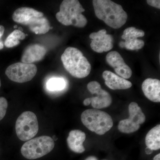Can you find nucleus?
I'll list each match as a JSON object with an SVG mask.
<instances>
[{
  "label": "nucleus",
  "instance_id": "ddd939ff",
  "mask_svg": "<svg viewBox=\"0 0 160 160\" xmlns=\"http://www.w3.org/2000/svg\"><path fill=\"white\" fill-rule=\"evenodd\" d=\"M106 61L120 77H121L125 79L131 77L132 74L131 69L125 63L122 56L118 52L113 51L109 52L106 55Z\"/></svg>",
  "mask_w": 160,
  "mask_h": 160
},
{
  "label": "nucleus",
  "instance_id": "2eb2a0df",
  "mask_svg": "<svg viewBox=\"0 0 160 160\" xmlns=\"http://www.w3.org/2000/svg\"><path fill=\"white\" fill-rule=\"evenodd\" d=\"M102 77L105 84L112 90L128 89L132 86L131 82L108 70L103 72Z\"/></svg>",
  "mask_w": 160,
  "mask_h": 160
},
{
  "label": "nucleus",
  "instance_id": "9d476101",
  "mask_svg": "<svg viewBox=\"0 0 160 160\" xmlns=\"http://www.w3.org/2000/svg\"><path fill=\"white\" fill-rule=\"evenodd\" d=\"M87 87L92 94L97 96L85 99L83 102L85 106H89L91 103L92 107L98 109L110 106L112 102V98L109 92L102 89L99 83L97 81H92L88 83Z\"/></svg>",
  "mask_w": 160,
  "mask_h": 160
},
{
  "label": "nucleus",
  "instance_id": "6e6552de",
  "mask_svg": "<svg viewBox=\"0 0 160 160\" xmlns=\"http://www.w3.org/2000/svg\"><path fill=\"white\" fill-rule=\"evenodd\" d=\"M129 117L120 121L118 125L119 131L123 133L134 132L140 129V125L146 121V116L137 103L132 102L129 106Z\"/></svg>",
  "mask_w": 160,
  "mask_h": 160
},
{
  "label": "nucleus",
  "instance_id": "b1692460",
  "mask_svg": "<svg viewBox=\"0 0 160 160\" xmlns=\"http://www.w3.org/2000/svg\"><path fill=\"white\" fill-rule=\"evenodd\" d=\"M152 151H153V150H151V149H149V148H147V147L145 149V152H146V154H151L152 152Z\"/></svg>",
  "mask_w": 160,
  "mask_h": 160
},
{
  "label": "nucleus",
  "instance_id": "a878e982",
  "mask_svg": "<svg viewBox=\"0 0 160 160\" xmlns=\"http://www.w3.org/2000/svg\"><path fill=\"white\" fill-rule=\"evenodd\" d=\"M153 160H160V154L159 153L156 156H155L153 158Z\"/></svg>",
  "mask_w": 160,
  "mask_h": 160
},
{
  "label": "nucleus",
  "instance_id": "6ab92c4d",
  "mask_svg": "<svg viewBox=\"0 0 160 160\" xmlns=\"http://www.w3.org/2000/svg\"><path fill=\"white\" fill-rule=\"evenodd\" d=\"M26 38V34L23 32L20 31L18 29H15L6 38L5 46L7 48H12L19 45L20 40H24Z\"/></svg>",
  "mask_w": 160,
  "mask_h": 160
},
{
  "label": "nucleus",
  "instance_id": "c756f323",
  "mask_svg": "<svg viewBox=\"0 0 160 160\" xmlns=\"http://www.w3.org/2000/svg\"><path fill=\"white\" fill-rule=\"evenodd\" d=\"M26 36H28V34H26Z\"/></svg>",
  "mask_w": 160,
  "mask_h": 160
},
{
  "label": "nucleus",
  "instance_id": "4be33fe9",
  "mask_svg": "<svg viewBox=\"0 0 160 160\" xmlns=\"http://www.w3.org/2000/svg\"><path fill=\"white\" fill-rule=\"evenodd\" d=\"M147 3L149 6L160 9V1L159 0H147Z\"/></svg>",
  "mask_w": 160,
  "mask_h": 160
},
{
  "label": "nucleus",
  "instance_id": "f3484780",
  "mask_svg": "<svg viewBox=\"0 0 160 160\" xmlns=\"http://www.w3.org/2000/svg\"><path fill=\"white\" fill-rule=\"evenodd\" d=\"M86 138V135L83 132L80 130H72L67 139L69 149L76 153H82L85 151L83 144Z\"/></svg>",
  "mask_w": 160,
  "mask_h": 160
},
{
  "label": "nucleus",
  "instance_id": "412c9836",
  "mask_svg": "<svg viewBox=\"0 0 160 160\" xmlns=\"http://www.w3.org/2000/svg\"><path fill=\"white\" fill-rule=\"evenodd\" d=\"M8 105V102L6 98H0V121L6 115Z\"/></svg>",
  "mask_w": 160,
  "mask_h": 160
},
{
  "label": "nucleus",
  "instance_id": "cd10ccee",
  "mask_svg": "<svg viewBox=\"0 0 160 160\" xmlns=\"http://www.w3.org/2000/svg\"><path fill=\"white\" fill-rule=\"evenodd\" d=\"M18 28V26H17V25H16V26H14V29H17V28Z\"/></svg>",
  "mask_w": 160,
  "mask_h": 160
},
{
  "label": "nucleus",
  "instance_id": "0eeeda50",
  "mask_svg": "<svg viewBox=\"0 0 160 160\" xmlns=\"http://www.w3.org/2000/svg\"><path fill=\"white\" fill-rule=\"evenodd\" d=\"M15 129L18 137L21 141L31 140L36 135L39 130L36 115L30 111L23 112L17 120Z\"/></svg>",
  "mask_w": 160,
  "mask_h": 160
},
{
  "label": "nucleus",
  "instance_id": "f8f14e48",
  "mask_svg": "<svg viewBox=\"0 0 160 160\" xmlns=\"http://www.w3.org/2000/svg\"><path fill=\"white\" fill-rule=\"evenodd\" d=\"M89 38L92 39V49L98 53L109 51L113 48V37L111 35L106 33V29L90 33Z\"/></svg>",
  "mask_w": 160,
  "mask_h": 160
},
{
  "label": "nucleus",
  "instance_id": "7ed1b4c3",
  "mask_svg": "<svg viewBox=\"0 0 160 160\" xmlns=\"http://www.w3.org/2000/svg\"><path fill=\"white\" fill-rule=\"evenodd\" d=\"M64 68L73 77L83 78L88 76L91 70L90 63L77 48H66L61 56Z\"/></svg>",
  "mask_w": 160,
  "mask_h": 160
},
{
  "label": "nucleus",
  "instance_id": "f03ea898",
  "mask_svg": "<svg viewBox=\"0 0 160 160\" xmlns=\"http://www.w3.org/2000/svg\"><path fill=\"white\" fill-rule=\"evenodd\" d=\"M15 22L29 27L36 34H46L50 30L49 21L42 12L29 7H21L17 9L12 15Z\"/></svg>",
  "mask_w": 160,
  "mask_h": 160
},
{
  "label": "nucleus",
  "instance_id": "f257e3e1",
  "mask_svg": "<svg viewBox=\"0 0 160 160\" xmlns=\"http://www.w3.org/2000/svg\"><path fill=\"white\" fill-rule=\"evenodd\" d=\"M92 4L97 17L109 27L119 29L126 22L128 15L121 5L110 0H93Z\"/></svg>",
  "mask_w": 160,
  "mask_h": 160
},
{
  "label": "nucleus",
  "instance_id": "bb28decb",
  "mask_svg": "<svg viewBox=\"0 0 160 160\" xmlns=\"http://www.w3.org/2000/svg\"><path fill=\"white\" fill-rule=\"evenodd\" d=\"M18 30L21 31H23V29L21 27H19L18 28Z\"/></svg>",
  "mask_w": 160,
  "mask_h": 160
},
{
  "label": "nucleus",
  "instance_id": "aec40b11",
  "mask_svg": "<svg viewBox=\"0 0 160 160\" xmlns=\"http://www.w3.org/2000/svg\"><path fill=\"white\" fill-rule=\"evenodd\" d=\"M66 86V81L61 78H51L48 80L46 84L48 90L52 92L61 91L65 89Z\"/></svg>",
  "mask_w": 160,
  "mask_h": 160
},
{
  "label": "nucleus",
  "instance_id": "a211bd4d",
  "mask_svg": "<svg viewBox=\"0 0 160 160\" xmlns=\"http://www.w3.org/2000/svg\"><path fill=\"white\" fill-rule=\"evenodd\" d=\"M147 148L152 150H158L160 148V125H158L149 130L145 139Z\"/></svg>",
  "mask_w": 160,
  "mask_h": 160
},
{
  "label": "nucleus",
  "instance_id": "dca6fc26",
  "mask_svg": "<svg viewBox=\"0 0 160 160\" xmlns=\"http://www.w3.org/2000/svg\"><path fill=\"white\" fill-rule=\"evenodd\" d=\"M142 90L148 99L154 102H160V80L150 78L146 79L142 84Z\"/></svg>",
  "mask_w": 160,
  "mask_h": 160
},
{
  "label": "nucleus",
  "instance_id": "4468645a",
  "mask_svg": "<svg viewBox=\"0 0 160 160\" xmlns=\"http://www.w3.org/2000/svg\"><path fill=\"white\" fill-rule=\"evenodd\" d=\"M47 50L44 46L40 44H32L25 49L21 61L22 63L33 64L35 62L42 60Z\"/></svg>",
  "mask_w": 160,
  "mask_h": 160
},
{
  "label": "nucleus",
  "instance_id": "1a4fd4ad",
  "mask_svg": "<svg viewBox=\"0 0 160 160\" xmlns=\"http://www.w3.org/2000/svg\"><path fill=\"white\" fill-rule=\"evenodd\" d=\"M37 71V67L34 64L18 62L8 67L5 73L12 82L22 83L32 80Z\"/></svg>",
  "mask_w": 160,
  "mask_h": 160
},
{
  "label": "nucleus",
  "instance_id": "20e7f679",
  "mask_svg": "<svg viewBox=\"0 0 160 160\" xmlns=\"http://www.w3.org/2000/svg\"><path fill=\"white\" fill-rule=\"evenodd\" d=\"M85 11L78 0H64L60 6V11L57 13V19L66 26H73L83 28L87 25V20L82 12Z\"/></svg>",
  "mask_w": 160,
  "mask_h": 160
},
{
  "label": "nucleus",
  "instance_id": "39448f33",
  "mask_svg": "<svg viewBox=\"0 0 160 160\" xmlns=\"http://www.w3.org/2000/svg\"><path fill=\"white\" fill-rule=\"evenodd\" d=\"M83 125L89 130L97 134H105L112 128L113 121L107 112L98 109H88L81 115Z\"/></svg>",
  "mask_w": 160,
  "mask_h": 160
},
{
  "label": "nucleus",
  "instance_id": "c85d7f7f",
  "mask_svg": "<svg viewBox=\"0 0 160 160\" xmlns=\"http://www.w3.org/2000/svg\"><path fill=\"white\" fill-rule=\"evenodd\" d=\"M1 79H0V88H1Z\"/></svg>",
  "mask_w": 160,
  "mask_h": 160
},
{
  "label": "nucleus",
  "instance_id": "393cba45",
  "mask_svg": "<svg viewBox=\"0 0 160 160\" xmlns=\"http://www.w3.org/2000/svg\"><path fill=\"white\" fill-rule=\"evenodd\" d=\"M85 160H98L97 158L94 156H90L87 158Z\"/></svg>",
  "mask_w": 160,
  "mask_h": 160
},
{
  "label": "nucleus",
  "instance_id": "5701e85b",
  "mask_svg": "<svg viewBox=\"0 0 160 160\" xmlns=\"http://www.w3.org/2000/svg\"><path fill=\"white\" fill-rule=\"evenodd\" d=\"M4 32H5V28L4 26L0 25V50L3 49L4 48V44L1 39L4 34Z\"/></svg>",
  "mask_w": 160,
  "mask_h": 160
},
{
  "label": "nucleus",
  "instance_id": "423d86ee",
  "mask_svg": "<svg viewBox=\"0 0 160 160\" xmlns=\"http://www.w3.org/2000/svg\"><path fill=\"white\" fill-rule=\"evenodd\" d=\"M54 145L52 138L42 136L26 142L21 148V153L26 159H36L48 154L54 148Z\"/></svg>",
  "mask_w": 160,
  "mask_h": 160
},
{
  "label": "nucleus",
  "instance_id": "9b49d317",
  "mask_svg": "<svg viewBox=\"0 0 160 160\" xmlns=\"http://www.w3.org/2000/svg\"><path fill=\"white\" fill-rule=\"evenodd\" d=\"M145 32L142 30L136 29L134 27L126 28L122 36L125 42H121L119 46L121 48H126L128 50H135L142 49L145 45L143 40L138 39V38L143 37Z\"/></svg>",
  "mask_w": 160,
  "mask_h": 160
}]
</instances>
